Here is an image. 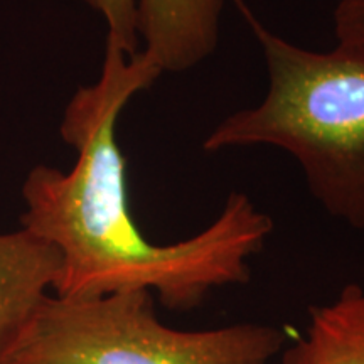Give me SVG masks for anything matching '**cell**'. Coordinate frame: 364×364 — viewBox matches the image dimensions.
I'll return each instance as SVG.
<instances>
[{
	"label": "cell",
	"instance_id": "obj_1",
	"mask_svg": "<svg viewBox=\"0 0 364 364\" xmlns=\"http://www.w3.org/2000/svg\"><path fill=\"white\" fill-rule=\"evenodd\" d=\"M161 75L144 51L129 56L107 41L98 81L73 95L59 127L76 150L75 166L65 172L41 164L22 184V230L51 245L61 260L56 297L147 290L167 311L191 312L216 290L252 279L250 263L273 221L245 193H231L211 225L174 243L149 240L132 216L117 124Z\"/></svg>",
	"mask_w": 364,
	"mask_h": 364
},
{
	"label": "cell",
	"instance_id": "obj_2",
	"mask_svg": "<svg viewBox=\"0 0 364 364\" xmlns=\"http://www.w3.org/2000/svg\"><path fill=\"white\" fill-rule=\"evenodd\" d=\"M233 2L260 46L268 88L260 103L221 120L203 149L285 150L327 215L364 231V46L300 48L268 29L245 0Z\"/></svg>",
	"mask_w": 364,
	"mask_h": 364
},
{
	"label": "cell",
	"instance_id": "obj_3",
	"mask_svg": "<svg viewBox=\"0 0 364 364\" xmlns=\"http://www.w3.org/2000/svg\"><path fill=\"white\" fill-rule=\"evenodd\" d=\"M285 332L262 322L174 329L159 318L147 290L97 299L48 295L6 364H268Z\"/></svg>",
	"mask_w": 364,
	"mask_h": 364
},
{
	"label": "cell",
	"instance_id": "obj_4",
	"mask_svg": "<svg viewBox=\"0 0 364 364\" xmlns=\"http://www.w3.org/2000/svg\"><path fill=\"white\" fill-rule=\"evenodd\" d=\"M228 0H139L142 51L162 73H182L216 51Z\"/></svg>",
	"mask_w": 364,
	"mask_h": 364
},
{
	"label": "cell",
	"instance_id": "obj_5",
	"mask_svg": "<svg viewBox=\"0 0 364 364\" xmlns=\"http://www.w3.org/2000/svg\"><path fill=\"white\" fill-rule=\"evenodd\" d=\"M61 260L26 230L0 233V364L27 322L56 287Z\"/></svg>",
	"mask_w": 364,
	"mask_h": 364
},
{
	"label": "cell",
	"instance_id": "obj_6",
	"mask_svg": "<svg viewBox=\"0 0 364 364\" xmlns=\"http://www.w3.org/2000/svg\"><path fill=\"white\" fill-rule=\"evenodd\" d=\"M280 364H364V285H344L309 309L306 331L284 346Z\"/></svg>",
	"mask_w": 364,
	"mask_h": 364
},
{
	"label": "cell",
	"instance_id": "obj_7",
	"mask_svg": "<svg viewBox=\"0 0 364 364\" xmlns=\"http://www.w3.org/2000/svg\"><path fill=\"white\" fill-rule=\"evenodd\" d=\"M107 24V41L134 56L140 51L139 0H83Z\"/></svg>",
	"mask_w": 364,
	"mask_h": 364
},
{
	"label": "cell",
	"instance_id": "obj_8",
	"mask_svg": "<svg viewBox=\"0 0 364 364\" xmlns=\"http://www.w3.org/2000/svg\"><path fill=\"white\" fill-rule=\"evenodd\" d=\"M338 43L364 46V0H339L334 9Z\"/></svg>",
	"mask_w": 364,
	"mask_h": 364
}]
</instances>
